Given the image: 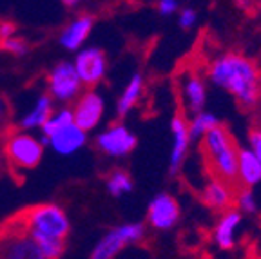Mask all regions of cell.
I'll list each match as a JSON object with an SVG mask.
<instances>
[{
  "label": "cell",
  "mask_w": 261,
  "mask_h": 259,
  "mask_svg": "<svg viewBox=\"0 0 261 259\" xmlns=\"http://www.w3.org/2000/svg\"><path fill=\"white\" fill-rule=\"evenodd\" d=\"M212 85L227 91L243 109H254L261 100V73L250 58L227 53L212 60L207 69Z\"/></svg>",
  "instance_id": "obj_1"
},
{
  "label": "cell",
  "mask_w": 261,
  "mask_h": 259,
  "mask_svg": "<svg viewBox=\"0 0 261 259\" xmlns=\"http://www.w3.org/2000/svg\"><path fill=\"white\" fill-rule=\"evenodd\" d=\"M201 152L214 178L236 185L238 182V145L230 131L220 123L200 138Z\"/></svg>",
  "instance_id": "obj_2"
},
{
  "label": "cell",
  "mask_w": 261,
  "mask_h": 259,
  "mask_svg": "<svg viewBox=\"0 0 261 259\" xmlns=\"http://www.w3.org/2000/svg\"><path fill=\"white\" fill-rule=\"evenodd\" d=\"M15 219L33 234L51 236L58 239H65L69 234V219L57 205L29 206L20 214H16Z\"/></svg>",
  "instance_id": "obj_3"
},
{
  "label": "cell",
  "mask_w": 261,
  "mask_h": 259,
  "mask_svg": "<svg viewBox=\"0 0 261 259\" xmlns=\"http://www.w3.org/2000/svg\"><path fill=\"white\" fill-rule=\"evenodd\" d=\"M0 257L6 259H44L38 241L33 232L18 223L15 218L9 219L0 232Z\"/></svg>",
  "instance_id": "obj_4"
},
{
  "label": "cell",
  "mask_w": 261,
  "mask_h": 259,
  "mask_svg": "<svg viewBox=\"0 0 261 259\" xmlns=\"http://www.w3.org/2000/svg\"><path fill=\"white\" fill-rule=\"evenodd\" d=\"M6 156L18 170L35 169L44 154V143L28 133H15L6 140Z\"/></svg>",
  "instance_id": "obj_5"
},
{
  "label": "cell",
  "mask_w": 261,
  "mask_h": 259,
  "mask_svg": "<svg viewBox=\"0 0 261 259\" xmlns=\"http://www.w3.org/2000/svg\"><path fill=\"white\" fill-rule=\"evenodd\" d=\"M145 236V227L142 223H127L109 230L94 247L91 257L93 259H111L118 255L127 245H135L142 241Z\"/></svg>",
  "instance_id": "obj_6"
},
{
  "label": "cell",
  "mask_w": 261,
  "mask_h": 259,
  "mask_svg": "<svg viewBox=\"0 0 261 259\" xmlns=\"http://www.w3.org/2000/svg\"><path fill=\"white\" fill-rule=\"evenodd\" d=\"M47 87L51 98L58 101H71L82 91V80L76 74V69L69 62H60L51 69L47 76Z\"/></svg>",
  "instance_id": "obj_7"
},
{
  "label": "cell",
  "mask_w": 261,
  "mask_h": 259,
  "mask_svg": "<svg viewBox=\"0 0 261 259\" xmlns=\"http://www.w3.org/2000/svg\"><path fill=\"white\" fill-rule=\"evenodd\" d=\"M179 216H181L179 203L167 192L154 196L147 206V221L156 230H171L178 225Z\"/></svg>",
  "instance_id": "obj_8"
},
{
  "label": "cell",
  "mask_w": 261,
  "mask_h": 259,
  "mask_svg": "<svg viewBox=\"0 0 261 259\" xmlns=\"http://www.w3.org/2000/svg\"><path fill=\"white\" fill-rule=\"evenodd\" d=\"M98 149L111 158H123L130 154L136 147V136L122 123L111 125L96 138Z\"/></svg>",
  "instance_id": "obj_9"
},
{
  "label": "cell",
  "mask_w": 261,
  "mask_h": 259,
  "mask_svg": "<svg viewBox=\"0 0 261 259\" xmlns=\"http://www.w3.org/2000/svg\"><path fill=\"white\" fill-rule=\"evenodd\" d=\"M73 65L76 69V74L80 76L82 85L93 87L98 82H102V78L106 76V71H107L106 53L98 47L82 49L80 53L76 55V60H74Z\"/></svg>",
  "instance_id": "obj_10"
},
{
  "label": "cell",
  "mask_w": 261,
  "mask_h": 259,
  "mask_svg": "<svg viewBox=\"0 0 261 259\" xmlns=\"http://www.w3.org/2000/svg\"><path fill=\"white\" fill-rule=\"evenodd\" d=\"M40 142L44 145L47 143L55 152L62 154V156H69L86 145V131L80 129L74 122H71L60 129L53 131L47 136H42Z\"/></svg>",
  "instance_id": "obj_11"
},
{
  "label": "cell",
  "mask_w": 261,
  "mask_h": 259,
  "mask_svg": "<svg viewBox=\"0 0 261 259\" xmlns=\"http://www.w3.org/2000/svg\"><path fill=\"white\" fill-rule=\"evenodd\" d=\"M103 98L94 91H87L76 100L73 109V122L80 129L93 131L103 116Z\"/></svg>",
  "instance_id": "obj_12"
},
{
  "label": "cell",
  "mask_w": 261,
  "mask_h": 259,
  "mask_svg": "<svg viewBox=\"0 0 261 259\" xmlns=\"http://www.w3.org/2000/svg\"><path fill=\"white\" fill-rule=\"evenodd\" d=\"M171 134H172V149L171 160H169V172L176 176L184 165V160L189 152L191 145V136H189V122L184 114H176L171 122Z\"/></svg>",
  "instance_id": "obj_13"
},
{
  "label": "cell",
  "mask_w": 261,
  "mask_h": 259,
  "mask_svg": "<svg viewBox=\"0 0 261 259\" xmlns=\"http://www.w3.org/2000/svg\"><path fill=\"white\" fill-rule=\"evenodd\" d=\"M241 221H243V216L238 209H227L223 211L221 218L218 219L214 232H212V239L220 250L230 252L236 247V236L238 228L241 227Z\"/></svg>",
  "instance_id": "obj_14"
},
{
  "label": "cell",
  "mask_w": 261,
  "mask_h": 259,
  "mask_svg": "<svg viewBox=\"0 0 261 259\" xmlns=\"http://www.w3.org/2000/svg\"><path fill=\"white\" fill-rule=\"evenodd\" d=\"M201 198H203L205 205L214 209V211H227L234 201L232 185L223 182V179L212 176V178L205 183Z\"/></svg>",
  "instance_id": "obj_15"
},
{
  "label": "cell",
  "mask_w": 261,
  "mask_h": 259,
  "mask_svg": "<svg viewBox=\"0 0 261 259\" xmlns=\"http://www.w3.org/2000/svg\"><path fill=\"white\" fill-rule=\"evenodd\" d=\"M181 96L189 113H198L207 103V87L198 74H187L181 82Z\"/></svg>",
  "instance_id": "obj_16"
},
{
  "label": "cell",
  "mask_w": 261,
  "mask_h": 259,
  "mask_svg": "<svg viewBox=\"0 0 261 259\" xmlns=\"http://www.w3.org/2000/svg\"><path fill=\"white\" fill-rule=\"evenodd\" d=\"M238 182L250 189L261 183V162L250 149L238 150Z\"/></svg>",
  "instance_id": "obj_17"
},
{
  "label": "cell",
  "mask_w": 261,
  "mask_h": 259,
  "mask_svg": "<svg viewBox=\"0 0 261 259\" xmlns=\"http://www.w3.org/2000/svg\"><path fill=\"white\" fill-rule=\"evenodd\" d=\"M93 24H94L93 16H89V15H82V16H78V18H74V20L62 31L60 44L64 45L65 49H69V51H76V49L86 42V38L89 37Z\"/></svg>",
  "instance_id": "obj_18"
},
{
  "label": "cell",
  "mask_w": 261,
  "mask_h": 259,
  "mask_svg": "<svg viewBox=\"0 0 261 259\" xmlns=\"http://www.w3.org/2000/svg\"><path fill=\"white\" fill-rule=\"evenodd\" d=\"M51 113H53V98H51V94H42L35 101L33 109L20 120V127L22 129H37V127H42L45 123V120L51 116Z\"/></svg>",
  "instance_id": "obj_19"
},
{
  "label": "cell",
  "mask_w": 261,
  "mask_h": 259,
  "mask_svg": "<svg viewBox=\"0 0 261 259\" xmlns=\"http://www.w3.org/2000/svg\"><path fill=\"white\" fill-rule=\"evenodd\" d=\"M143 94V78L142 74H135V76L130 78L129 84L125 85V89H123L122 96L118 100V114L120 116H125L127 113L135 109L136 103L140 101Z\"/></svg>",
  "instance_id": "obj_20"
},
{
  "label": "cell",
  "mask_w": 261,
  "mask_h": 259,
  "mask_svg": "<svg viewBox=\"0 0 261 259\" xmlns=\"http://www.w3.org/2000/svg\"><path fill=\"white\" fill-rule=\"evenodd\" d=\"M221 120L214 113H208V111H198V113L192 114V120L189 122V136L192 140H200L207 131H211L212 127L220 125Z\"/></svg>",
  "instance_id": "obj_21"
},
{
  "label": "cell",
  "mask_w": 261,
  "mask_h": 259,
  "mask_svg": "<svg viewBox=\"0 0 261 259\" xmlns=\"http://www.w3.org/2000/svg\"><path fill=\"white\" fill-rule=\"evenodd\" d=\"M107 191L114 198H120V196L133 191V179L125 170H114L107 178Z\"/></svg>",
  "instance_id": "obj_22"
},
{
  "label": "cell",
  "mask_w": 261,
  "mask_h": 259,
  "mask_svg": "<svg viewBox=\"0 0 261 259\" xmlns=\"http://www.w3.org/2000/svg\"><path fill=\"white\" fill-rule=\"evenodd\" d=\"M73 122V111L71 109H60L57 111V113H51V116L45 120V123L40 127L42 133H44V136H47V134H51L53 131L60 129V127L67 125V123Z\"/></svg>",
  "instance_id": "obj_23"
},
{
  "label": "cell",
  "mask_w": 261,
  "mask_h": 259,
  "mask_svg": "<svg viewBox=\"0 0 261 259\" xmlns=\"http://www.w3.org/2000/svg\"><path fill=\"white\" fill-rule=\"evenodd\" d=\"M236 205H238V211L245 212V214H254V212H257L256 196H254V192H252L250 187H243V189L238 192L236 194Z\"/></svg>",
  "instance_id": "obj_24"
},
{
  "label": "cell",
  "mask_w": 261,
  "mask_h": 259,
  "mask_svg": "<svg viewBox=\"0 0 261 259\" xmlns=\"http://www.w3.org/2000/svg\"><path fill=\"white\" fill-rule=\"evenodd\" d=\"M0 49H4V51L13 53V55H25L29 47L22 38L8 37V38H2V40H0Z\"/></svg>",
  "instance_id": "obj_25"
},
{
  "label": "cell",
  "mask_w": 261,
  "mask_h": 259,
  "mask_svg": "<svg viewBox=\"0 0 261 259\" xmlns=\"http://www.w3.org/2000/svg\"><path fill=\"white\" fill-rule=\"evenodd\" d=\"M196 22H198V13H196V9L192 8H185L179 11L178 15V24L181 29H192L196 25Z\"/></svg>",
  "instance_id": "obj_26"
},
{
  "label": "cell",
  "mask_w": 261,
  "mask_h": 259,
  "mask_svg": "<svg viewBox=\"0 0 261 259\" xmlns=\"http://www.w3.org/2000/svg\"><path fill=\"white\" fill-rule=\"evenodd\" d=\"M249 149L257 156L261 162V127H254L249 133Z\"/></svg>",
  "instance_id": "obj_27"
},
{
  "label": "cell",
  "mask_w": 261,
  "mask_h": 259,
  "mask_svg": "<svg viewBox=\"0 0 261 259\" xmlns=\"http://www.w3.org/2000/svg\"><path fill=\"white\" fill-rule=\"evenodd\" d=\"M156 8L162 16H171L178 11V0H158Z\"/></svg>",
  "instance_id": "obj_28"
},
{
  "label": "cell",
  "mask_w": 261,
  "mask_h": 259,
  "mask_svg": "<svg viewBox=\"0 0 261 259\" xmlns=\"http://www.w3.org/2000/svg\"><path fill=\"white\" fill-rule=\"evenodd\" d=\"M15 31H16L15 24H11V22H0V40H2V38L13 37Z\"/></svg>",
  "instance_id": "obj_29"
},
{
  "label": "cell",
  "mask_w": 261,
  "mask_h": 259,
  "mask_svg": "<svg viewBox=\"0 0 261 259\" xmlns=\"http://www.w3.org/2000/svg\"><path fill=\"white\" fill-rule=\"evenodd\" d=\"M4 113H6V103H4V100L0 98V118L4 116Z\"/></svg>",
  "instance_id": "obj_30"
},
{
  "label": "cell",
  "mask_w": 261,
  "mask_h": 259,
  "mask_svg": "<svg viewBox=\"0 0 261 259\" xmlns=\"http://www.w3.org/2000/svg\"><path fill=\"white\" fill-rule=\"evenodd\" d=\"M62 2H64L65 6H69V8H71V6L78 4V2H80V0H62Z\"/></svg>",
  "instance_id": "obj_31"
}]
</instances>
